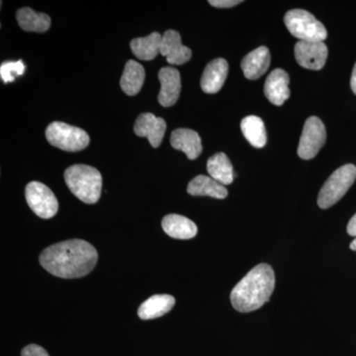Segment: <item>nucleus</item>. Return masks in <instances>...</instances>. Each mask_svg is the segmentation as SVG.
I'll return each mask as SVG.
<instances>
[{"label":"nucleus","mask_w":356,"mask_h":356,"mask_svg":"<svg viewBox=\"0 0 356 356\" xmlns=\"http://www.w3.org/2000/svg\"><path fill=\"white\" fill-rule=\"evenodd\" d=\"M95 248L83 240L55 243L40 254V264L48 273L60 278L72 280L88 275L97 264Z\"/></svg>","instance_id":"1"},{"label":"nucleus","mask_w":356,"mask_h":356,"mask_svg":"<svg viewBox=\"0 0 356 356\" xmlns=\"http://www.w3.org/2000/svg\"><path fill=\"white\" fill-rule=\"evenodd\" d=\"M161 91L159 95V104L163 107H170L177 103L181 90L179 72L175 67H163L159 72Z\"/></svg>","instance_id":"11"},{"label":"nucleus","mask_w":356,"mask_h":356,"mask_svg":"<svg viewBox=\"0 0 356 356\" xmlns=\"http://www.w3.org/2000/svg\"><path fill=\"white\" fill-rule=\"evenodd\" d=\"M25 72V65L22 60L6 62L0 67V76L6 83H13L16 77L22 76Z\"/></svg>","instance_id":"25"},{"label":"nucleus","mask_w":356,"mask_h":356,"mask_svg":"<svg viewBox=\"0 0 356 356\" xmlns=\"http://www.w3.org/2000/svg\"><path fill=\"white\" fill-rule=\"evenodd\" d=\"M274 287L275 275L273 267L259 264L232 290V305L241 313L257 310L269 301Z\"/></svg>","instance_id":"2"},{"label":"nucleus","mask_w":356,"mask_h":356,"mask_svg":"<svg viewBox=\"0 0 356 356\" xmlns=\"http://www.w3.org/2000/svg\"><path fill=\"white\" fill-rule=\"evenodd\" d=\"M348 235L355 236L356 238V214L351 218L350 221L348 222V228H346Z\"/></svg>","instance_id":"28"},{"label":"nucleus","mask_w":356,"mask_h":356,"mask_svg":"<svg viewBox=\"0 0 356 356\" xmlns=\"http://www.w3.org/2000/svg\"><path fill=\"white\" fill-rule=\"evenodd\" d=\"M350 248L351 250L356 252V238L353 241V242H351Z\"/></svg>","instance_id":"30"},{"label":"nucleus","mask_w":356,"mask_h":356,"mask_svg":"<svg viewBox=\"0 0 356 356\" xmlns=\"http://www.w3.org/2000/svg\"><path fill=\"white\" fill-rule=\"evenodd\" d=\"M146 79L144 67L136 60H128L121 77L122 90L127 95L134 96L140 92Z\"/></svg>","instance_id":"20"},{"label":"nucleus","mask_w":356,"mask_h":356,"mask_svg":"<svg viewBox=\"0 0 356 356\" xmlns=\"http://www.w3.org/2000/svg\"><path fill=\"white\" fill-rule=\"evenodd\" d=\"M175 304V299L170 295H154L140 306L138 315L142 320L159 318L172 310Z\"/></svg>","instance_id":"19"},{"label":"nucleus","mask_w":356,"mask_h":356,"mask_svg":"<svg viewBox=\"0 0 356 356\" xmlns=\"http://www.w3.org/2000/svg\"><path fill=\"white\" fill-rule=\"evenodd\" d=\"M161 226L166 235L178 240H189L197 235L198 229L195 222L181 215H168L163 218Z\"/></svg>","instance_id":"17"},{"label":"nucleus","mask_w":356,"mask_h":356,"mask_svg":"<svg viewBox=\"0 0 356 356\" xmlns=\"http://www.w3.org/2000/svg\"><path fill=\"white\" fill-rule=\"evenodd\" d=\"M161 54L166 58L168 64L173 65L185 64L192 56L191 49L182 44L181 37L175 30H168L163 35Z\"/></svg>","instance_id":"12"},{"label":"nucleus","mask_w":356,"mask_h":356,"mask_svg":"<svg viewBox=\"0 0 356 356\" xmlns=\"http://www.w3.org/2000/svg\"><path fill=\"white\" fill-rule=\"evenodd\" d=\"M161 42L163 36L158 32H154L144 38L132 40L131 50L139 60H152L161 54Z\"/></svg>","instance_id":"21"},{"label":"nucleus","mask_w":356,"mask_h":356,"mask_svg":"<svg viewBox=\"0 0 356 356\" xmlns=\"http://www.w3.org/2000/svg\"><path fill=\"white\" fill-rule=\"evenodd\" d=\"M173 149L184 152L189 159H196L202 153V143L197 132L191 129H177L170 136Z\"/></svg>","instance_id":"15"},{"label":"nucleus","mask_w":356,"mask_h":356,"mask_svg":"<svg viewBox=\"0 0 356 356\" xmlns=\"http://www.w3.org/2000/svg\"><path fill=\"white\" fill-rule=\"evenodd\" d=\"M21 356H50L46 350L37 344H29L21 351Z\"/></svg>","instance_id":"26"},{"label":"nucleus","mask_w":356,"mask_h":356,"mask_svg":"<svg viewBox=\"0 0 356 356\" xmlns=\"http://www.w3.org/2000/svg\"><path fill=\"white\" fill-rule=\"evenodd\" d=\"M295 58L304 69L322 70L327 62V48L324 42L299 41L295 46Z\"/></svg>","instance_id":"9"},{"label":"nucleus","mask_w":356,"mask_h":356,"mask_svg":"<svg viewBox=\"0 0 356 356\" xmlns=\"http://www.w3.org/2000/svg\"><path fill=\"white\" fill-rule=\"evenodd\" d=\"M356 179V166L346 165L337 168L323 185L318 193V205L327 209L339 202L353 186Z\"/></svg>","instance_id":"5"},{"label":"nucleus","mask_w":356,"mask_h":356,"mask_svg":"<svg viewBox=\"0 0 356 356\" xmlns=\"http://www.w3.org/2000/svg\"><path fill=\"white\" fill-rule=\"evenodd\" d=\"M207 170L210 177L225 186L234 181L233 165L224 153H218L208 159Z\"/></svg>","instance_id":"22"},{"label":"nucleus","mask_w":356,"mask_h":356,"mask_svg":"<svg viewBox=\"0 0 356 356\" xmlns=\"http://www.w3.org/2000/svg\"><path fill=\"white\" fill-rule=\"evenodd\" d=\"M242 3L241 0H210L211 6L217 7V8H229Z\"/></svg>","instance_id":"27"},{"label":"nucleus","mask_w":356,"mask_h":356,"mask_svg":"<svg viewBox=\"0 0 356 356\" xmlns=\"http://www.w3.org/2000/svg\"><path fill=\"white\" fill-rule=\"evenodd\" d=\"M187 192L192 196H209L217 199H225L228 196L225 185L206 175L194 177L187 186Z\"/></svg>","instance_id":"18"},{"label":"nucleus","mask_w":356,"mask_h":356,"mask_svg":"<svg viewBox=\"0 0 356 356\" xmlns=\"http://www.w3.org/2000/svg\"><path fill=\"white\" fill-rule=\"evenodd\" d=\"M242 132L252 147L261 149L266 145V130L264 121L257 116H248L241 123Z\"/></svg>","instance_id":"24"},{"label":"nucleus","mask_w":356,"mask_h":356,"mask_svg":"<svg viewBox=\"0 0 356 356\" xmlns=\"http://www.w3.org/2000/svg\"><path fill=\"white\" fill-rule=\"evenodd\" d=\"M327 132L324 123L318 117L307 119L298 146V156L303 159H311L317 156L324 147Z\"/></svg>","instance_id":"8"},{"label":"nucleus","mask_w":356,"mask_h":356,"mask_svg":"<svg viewBox=\"0 0 356 356\" xmlns=\"http://www.w3.org/2000/svg\"><path fill=\"white\" fill-rule=\"evenodd\" d=\"M289 76L284 70H273L264 84V95L276 106H281L290 97Z\"/></svg>","instance_id":"13"},{"label":"nucleus","mask_w":356,"mask_h":356,"mask_svg":"<svg viewBox=\"0 0 356 356\" xmlns=\"http://www.w3.org/2000/svg\"><path fill=\"white\" fill-rule=\"evenodd\" d=\"M288 31L295 38L303 42H324L327 32L324 24L310 13L303 9H293L284 16Z\"/></svg>","instance_id":"4"},{"label":"nucleus","mask_w":356,"mask_h":356,"mask_svg":"<svg viewBox=\"0 0 356 356\" xmlns=\"http://www.w3.org/2000/svg\"><path fill=\"white\" fill-rule=\"evenodd\" d=\"M229 65L224 58H216L207 65L201 77V88L205 93H217L228 76Z\"/></svg>","instance_id":"14"},{"label":"nucleus","mask_w":356,"mask_h":356,"mask_svg":"<svg viewBox=\"0 0 356 356\" xmlns=\"http://www.w3.org/2000/svg\"><path fill=\"white\" fill-rule=\"evenodd\" d=\"M46 137L51 146L67 152L83 151L89 144V136L86 131L63 122L50 124L46 130Z\"/></svg>","instance_id":"6"},{"label":"nucleus","mask_w":356,"mask_h":356,"mask_svg":"<svg viewBox=\"0 0 356 356\" xmlns=\"http://www.w3.org/2000/svg\"><path fill=\"white\" fill-rule=\"evenodd\" d=\"M18 24L24 31L44 33L51 26V18L44 13H35L29 7H24L16 14Z\"/></svg>","instance_id":"23"},{"label":"nucleus","mask_w":356,"mask_h":356,"mask_svg":"<svg viewBox=\"0 0 356 356\" xmlns=\"http://www.w3.org/2000/svg\"><path fill=\"white\" fill-rule=\"evenodd\" d=\"M135 134L139 137L147 138L152 147L161 146L166 131V123L163 118L152 113H143L138 117L134 126Z\"/></svg>","instance_id":"10"},{"label":"nucleus","mask_w":356,"mask_h":356,"mask_svg":"<svg viewBox=\"0 0 356 356\" xmlns=\"http://www.w3.org/2000/svg\"><path fill=\"white\" fill-rule=\"evenodd\" d=\"M25 196L33 212L42 219H51L57 214V198L51 189L41 182H30L26 186Z\"/></svg>","instance_id":"7"},{"label":"nucleus","mask_w":356,"mask_h":356,"mask_svg":"<svg viewBox=\"0 0 356 356\" xmlns=\"http://www.w3.org/2000/svg\"><path fill=\"white\" fill-rule=\"evenodd\" d=\"M65 180L72 194L83 203L95 204L99 200L102 195V177L92 166H70L65 170Z\"/></svg>","instance_id":"3"},{"label":"nucleus","mask_w":356,"mask_h":356,"mask_svg":"<svg viewBox=\"0 0 356 356\" xmlns=\"http://www.w3.org/2000/svg\"><path fill=\"white\" fill-rule=\"evenodd\" d=\"M270 65V53L266 47L262 46L248 54L242 60L243 74L248 79H259L266 74Z\"/></svg>","instance_id":"16"},{"label":"nucleus","mask_w":356,"mask_h":356,"mask_svg":"<svg viewBox=\"0 0 356 356\" xmlns=\"http://www.w3.org/2000/svg\"><path fill=\"white\" fill-rule=\"evenodd\" d=\"M350 86L353 93L356 95V64L355 65V67H353V76H351Z\"/></svg>","instance_id":"29"}]
</instances>
